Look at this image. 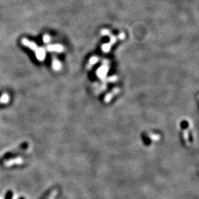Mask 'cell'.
<instances>
[{"label":"cell","instance_id":"3957f363","mask_svg":"<svg viewBox=\"0 0 199 199\" xmlns=\"http://www.w3.org/2000/svg\"><path fill=\"white\" fill-rule=\"evenodd\" d=\"M47 49L49 52H57V53H62L64 51V47L61 44H52L48 45Z\"/></svg>","mask_w":199,"mask_h":199},{"label":"cell","instance_id":"ba28073f","mask_svg":"<svg viewBox=\"0 0 199 199\" xmlns=\"http://www.w3.org/2000/svg\"><path fill=\"white\" fill-rule=\"evenodd\" d=\"M97 61V59L95 58V57H94V58H91L90 61H89V64L90 65L94 64V63H95Z\"/></svg>","mask_w":199,"mask_h":199},{"label":"cell","instance_id":"8992f818","mask_svg":"<svg viewBox=\"0 0 199 199\" xmlns=\"http://www.w3.org/2000/svg\"><path fill=\"white\" fill-rule=\"evenodd\" d=\"M9 101H10V97H9V95L8 94H3L2 95V97H0V103H8L9 102Z\"/></svg>","mask_w":199,"mask_h":199},{"label":"cell","instance_id":"6da1fadb","mask_svg":"<svg viewBox=\"0 0 199 199\" xmlns=\"http://www.w3.org/2000/svg\"><path fill=\"white\" fill-rule=\"evenodd\" d=\"M22 43L24 46L30 48V49L33 50V51H36L37 49H38V46L35 42H33V41H30V40L27 39V38H23L22 40Z\"/></svg>","mask_w":199,"mask_h":199},{"label":"cell","instance_id":"52a82bcc","mask_svg":"<svg viewBox=\"0 0 199 199\" xmlns=\"http://www.w3.org/2000/svg\"><path fill=\"white\" fill-rule=\"evenodd\" d=\"M50 41H51V37L49 36V35L46 34V35H44V36H43L44 43L47 44V43H49V42Z\"/></svg>","mask_w":199,"mask_h":199},{"label":"cell","instance_id":"277c9868","mask_svg":"<svg viewBox=\"0 0 199 199\" xmlns=\"http://www.w3.org/2000/svg\"><path fill=\"white\" fill-rule=\"evenodd\" d=\"M23 162V159L22 158H16L13 159H10L8 160V161H5V165L6 166H11L13 165H21L22 163Z\"/></svg>","mask_w":199,"mask_h":199},{"label":"cell","instance_id":"5b68a950","mask_svg":"<svg viewBox=\"0 0 199 199\" xmlns=\"http://www.w3.org/2000/svg\"><path fill=\"white\" fill-rule=\"evenodd\" d=\"M52 66L53 68V70L54 71H59L60 69L62 67V65H61V62L58 61V59L57 58H55V56L53 57V61H52Z\"/></svg>","mask_w":199,"mask_h":199},{"label":"cell","instance_id":"7a4b0ae2","mask_svg":"<svg viewBox=\"0 0 199 199\" xmlns=\"http://www.w3.org/2000/svg\"><path fill=\"white\" fill-rule=\"evenodd\" d=\"M35 53H36V57L38 61H44L46 58V52L43 47H38L36 51L35 52Z\"/></svg>","mask_w":199,"mask_h":199},{"label":"cell","instance_id":"9c48e42d","mask_svg":"<svg viewBox=\"0 0 199 199\" xmlns=\"http://www.w3.org/2000/svg\"><path fill=\"white\" fill-rule=\"evenodd\" d=\"M17 198H18V196H17L16 194H15V195H13V198H12V199H17Z\"/></svg>","mask_w":199,"mask_h":199},{"label":"cell","instance_id":"30bf717a","mask_svg":"<svg viewBox=\"0 0 199 199\" xmlns=\"http://www.w3.org/2000/svg\"><path fill=\"white\" fill-rule=\"evenodd\" d=\"M0 199H4V198L2 197H0Z\"/></svg>","mask_w":199,"mask_h":199},{"label":"cell","instance_id":"8fae6325","mask_svg":"<svg viewBox=\"0 0 199 199\" xmlns=\"http://www.w3.org/2000/svg\"><path fill=\"white\" fill-rule=\"evenodd\" d=\"M51 199H52V198H51Z\"/></svg>","mask_w":199,"mask_h":199}]
</instances>
